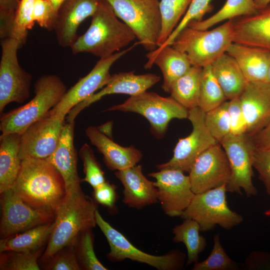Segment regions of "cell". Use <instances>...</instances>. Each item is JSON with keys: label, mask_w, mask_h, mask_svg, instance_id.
I'll list each match as a JSON object with an SVG mask.
<instances>
[{"label": "cell", "mask_w": 270, "mask_h": 270, "mask_svg": "<svg viewBox=\"0 0 270 270\" xmlns=\"http://www.w3.org/2000/svg\"><path fill=\"white\" fill-rule=\"evenodd\" d=\"M12 189L31 206L56 216L66 195L62 176L46 159L22 160L18 175Z\"/></svg>", "instance_id": "6da1fadb"}, {"label": "cell", "mask_w": 270, "mask_h": 270, "mask_svg": "<svg viewBox=\"0 0 270 270\" xmlns=\"http://www.w3.org/2000/svg\"><path fill=\"white\" fill-rule=\"evenodd\" d=\"M96 210L94 202L84 194L80 188L66 192L57 210L42 260L46 262L64 248L75 244L82 232L95 227Z\"/></svg>", "instance_id": "7a4b0ae2"}, {"label": "cell", "mask_w": 270, "mask_h": 270, "mask_svg": "<svg viewBox=\"0 0 270 270\" xmlns=\"http://www.w3.org/2000/svg\"><path fill=\"white\" fill-rule=\"evenodd\" d=\"M136 38L132 29L118 20L106 0H102L88 28L70 48L74 54L88 52L102 59L120 51Z\"/></svg>", "instance_id": "3957f363"}, {"label": "cell", "mask_w": 270, "mask_h": 270, "mask_svg": "<svg viewBox=\"0 0 270 270\" xmlns=\"http://www.w3.org/2000/svg\"><path fill=\"white\" fill-rule=\"evenodd\" d=\"M34 88L35 96L29 102L2 114L0 120L1 134H22L30 125L48 114L67 91L60 78L51 74L40 77Z\"/></svg>", "instance_id": "277c9868"}, {"label": "cell", "mask_w": 270, "mask_h": 270, "mask_svg": "<svg viewBox=\"0 0 270 270\" xmlns=\"http://www.w3.org/2000/svg\"><path fill=\"white\" fill-rule=\"evenodd\" d=\"M233 20L225 21L212 30H198L187 26L171 46L185 53L192 66L204 68L226 53L234 42Z\"/></svg>", "instance_id": "5b68a950"}, {"label": "cell", "mask_w": 270, "mask_h": 270, "mask_svg": "<svg viewBox=\"0 0 270 270\" xmlns=\"http://www.w3.org/2000/svg\"><path fill=\"white\" fill-rule=\"evenodd\" d=\"M116 16L136 34L148 52L158 47L162 28L160 0H106Z\"/></svg>", "instance_id": "8992f818"}, {"label": "cell", "mask_w": 270, "mask_h": 270, "mask_svg": "<svg viewBox=\"0 0 270 270\" xmlns=\"http://www.w3.org/2000/svg\"><path fill=\"white\" fill-rule=\"evenodd\" d=\"M106 110L141 114L149 122L152 132L158 138L164 136L172 120L188 118V110L170 96L163 97L146 91L130 96L124 103L109 108Z\"/></svg>", "instance_id": "52a82bcc"}, {"label": "cell", "mask_w": 270, "mask_h": 270, "mask_svg": "<svg viewBox=\"0 0 270 270\" xmlns=\"http://www.w3.org/2000/svg\"><path fill=\"white\" fill-rule=\"evenodd\" d=\"M226 184L195 194L180 217L190 218L200 225V232H206L218 225L229 230L244 220L240 214L231 210L226 200Z\"/></svg>", "instance_id": "ba28073f"}, {"label": "cell", "mask_w": 270, "mask_h": 270, "mask_svg": "<svg viewBox=\"0 0 270 270\" xmlns=\"http://www.w3.org/2000/svg\"><path fill=\"white\" fill-rule=\"evenodd\" d=\"M96 218V224L108 242L110 251L107 257L110 260L118 262L130 259L159 270H177L183 268L186 256L182 252L174 250L162 256L149 254L134 246L123 234L106 222L98 210Z\"/></svg>", "instance_id": "9c48e42d"}, {"label": "cell", "mask_w": 270, "mask_h": 270, "mask_svg": "<svg viewBox=\"0 0 270 270\" xmlns=\"http://www.w3.org/2000/svg\"><path fill=\"white\" fill-rule=\"evenodd\" d=\"M0 62V112L9 104L23 103L30 96L32 77L20 65L18 40L13 38L2 39Z\"/></svg>", "instance_id": "30bf717a"}, {"label": "cell", "mask_w": 270, "mask_h": 270, "mask_svg": "<svg viewBox=\"0 0 270 270\" xmlns=\"http://www.w3.org/2000/svg\"><path fill=\"white\" fill-rule=\"evenodd\" d=\"M228 157L231 176L226 190L242 194L244 190L248 196H256L258 190L254 186L252 154L254 146L246 134L235 135L230 133L220 142Z\"/></svg>", "instance_id": "8fae6325"}, {"label": "cell", "mask_w": 270, "mask_h": 270, "mask_svg": "<svg viewBox=\"0 0 270 270\" xmlns=\"http://www.w3.org/2000/svg\"><path fill=\"white\" fill-rule=\"evenodd\" d=\"M205 112L198 106L188 110V119L192 126L191 133L180 138L172 158L156 166L158 170L174 168L189 172L197 158L206 150L218 142L211 135L205 124Z\"/></svg>", "instance_id": "7c38bea8"}, {"label": "cell", "mask_w": 270, "mask_h": 270, "mask_svg": "<svg viewBox=\"0 0 270 270\" xmlns=\"http://www.w3.org/2000/svg\"><path fill=\"white\" fill-rule=\"evenodd\" d=\"M138 44V42H136L128 48L107 58L100 59L87 75L80 78L67 90L60 102L50 111V113L64 120L68 112L74 106L107 84L111 76L110 70L112 64Z\"/></svg>", "instance_id": "4fadbf2b"}, {"label": "cell", "mask_w": 270, "mask_h": 270, "mask_svg": "<svg viewBox=\"0 0 270 270\" xmlns=\"http://www.w3.org/2000/svg\"><path fill=\"white\" fill-rule=\"evenodd\" d=\"M0 194V235L2 238L51 222L55 219L56 215L35 208L26 203L12 188Z\"/></svg>", "instance_id": "5bb4252c"}, {"label": "cell", "mask_w": 270, "mask_h": 270, "mask_svg": "<svg viewBox=\"0 0 270 270\" xmlns=\"http://www.w3.org/2000/svg\"><path fill=\"white\" fill-rule=\"evenodd\" d=\"M195 194L227 184L231 170L226 154L220 143L206 150L195 160L189 172Z\"/></svg>", "instance_id": "9a60e30c"}, {"label": "cell", "mask_w": 270, "mask_h": 270, "mask_svg": "<svg viewBox=\"0 0 270 270\" xmlns=\"http://www.w3.org/2000/svg\"><path fill=\"white\" fill-rule=\"evenodd\" d=\"M156 179L158 200L164 212L169 216H180L195 194L190 177L182 171L174 168L160 170L148 174Z\"/></svg>", "instance_id": "2e32d148"}, {"label": "cell", "mask_w": 270, "mask_h": 270, "mask_svg": "<svg viewBox=\"0 0 270 270\" xmlns=\"http://www.w3.org/2000/svg\"><path fill=\"white\" fill-rule=\"evenodd\" d=\"M64 121L49 112L30 125L22 134L20 158H49L57 148Z\"/></svg>", "instance_id": "e0dca14e"}, {"label": "cell", "mask_w": 270, "mask_h": 270, "mask_svg": "<svg viewBox=\"0 0 270 270\" xmlns=\"http://www.w3.org/2000/svg\"><path fill=\"white\" fill-rule=\"evenodd\" d=\"M160 80V77L155 74H136L134 70L111 75L107 84L103 88L78 104L68 112L66 118V122H74L76 118L81 111L105 96L116 94L136 96L146 91Z\"/></svg>", "instance_id": "ac0fdd59"}, {"label": "cell", "mask_w": 270, "mask_h": 270, "mask_svg": "<svg viewBox=\"0 0 270 270\" xmlns=\"http://www.w3.org/2000/svg\"><path fill=\"white\" fill-rule=\"evenodd\" d=\"M102 0H64L58 8L54 21V31L58 44L70 47L76 40L77 30L86 18L92 16Z\"/></svg>", "instance_id": "d6986e66"}, {"label": "cell", "mask_w": 270, "mask_h": 270, "mask_svg": "<svg viewBox=\"0 0 270 270\" xmlns=\"http://www.w3.org/2000/svg\"><path fill=\"white\" fill-rule=\"evenodd\" d=\"M238 98L252 138L270 122V83L248 82Z\"/></svg>", "instance_id": "ffe728a7"}, {"label": "cell", "mask_w": 270, "mask_h": 270, "mask_svg": "<svg viewBox=\"0 0 270 270\" xmlns=\"http://www.w3.org/2000/svg\"><path fill=\"white\" fill-rule=\"evenodd\" d=\"M74 122L64 123L59 143L46 160L57 170L64 182L66 192L78 188L82 180L77 170V152L74 144Z\"/></svg>", "instance_id": "44dd1931"}, {"label": "cell", "mask_w": 270, "mask_h": 270, "mask_svg": "<svg viewBox=\"0 0 270 270\" xmlns=\"http://www.w3.org/2000/svg\"><path fill=\"white\" fill-rule=\"evenodd\" d=\"M234 42L270 51V4L252 15L233 19Z\"/></svg>", "instance_id": "7402d4cb"}, {"label": "cell", "mask_w": 270, "mask_h": 270, "mask_svg": "<svg viewBox=\"0 0 270 270\" xmlns=\"http://www.w3.org/2000/svg\"><path fill=\"white\" fill-rule=\"evenodd\" d=\"M115 175L124 186L122 202L126 205L140 209L158 202L154 182L143 174L141 165L116 170Z\"/></svg>", "instance_id": "603a6c76"}, {"label": "cell", "mask_w": 270, "mask_h": 270, "mask_svg": "<svg viewBox=\"0 0 270 270\" xmlns=\"http://www.w3.org/2000/svg\"><path fill=\"white\" fill-rule=\"evenodd\" d=\"M90 143L103 155L104 161L112 170H124L136 164L142 154L134 146H122L95 126H90L85 130Z\"/></svg>", "instance_id": "cb8c5ba5"}, {"label": "cell", "mask_w": 270, "mask_h": 270, "mask_svg": "<svg viewBox=\"0 0 270 270\" xmlns=\"http://www.w3.org/2000/svg\"><path fill=\"white\" fill-rule=\"evenodd\" d=\"M146 57L144 68H150L154 64L158 66L163 76L162 88L166 92H170L173 82L192 66L186 54L171 45L148 52Z\"/></svg>", "instance_id": "d4e9b609"}, {"label": "cell", "mask_w": 270, "mask_h": 270, "mask_svg": "<svg viewBox=\"0 0 270 270\" xmlns=\"http://www.w3.org/2000/svg\"><path fill=\"white\" fill-rule=\"evenodd\" d=\"M226 52L236 60L248 82H266L270 51L232 42Z\"/></svg>", "instance_id": "484cf974"}, {"label": "cell", "mask_w": 270, "mask_h": 270, "mask_svg": "<svg viewBox=\"0 0 270 270\" xmlns=\"http://www.w3.org/2000/svg\"><path fill=\"white\" fill-rule=\"evenodd\" d=\"M22 134L11 133L0 136V192L12 188L16 180L22 160L19 151Z\"/></svg>", "instance_id": "4316f807"}, {"label": "cell", "mask_w": 270, "mask_h": 270, "mask_svg": "<svg viewBox=\"0 0 270 270\" xmlns=\"http://www.w3.org/2000/svg\"><path fill=\"white\" fill-rule=\"evenodd\" d=\"M210 66L227 100L238 97L248 82L234 58L226 52Z\"/></svg>", "instance_id": "83f0119b"}, {"label": "cell", "mask_w": 270, "mask_h": 270, "mask_svg": "<svg viewBox=\"0 0 270 270\" xmlns=\"http://www.w3.org/2000/svg\"><path fill=\"white\" fill-rule=\"evenodd\" d=\"M54 221L40 224L0 241V252H31L43 248L52 231Z\"/></svg>", "instance_id": "f1b7e54d"}, {"label": "cell", "mask_w": 270, "mask_h": 270, "mask_svg": "<svg viewBox=\"0 0 270 270\" xmlns=\"http://www.w3.org/2000/svg\"><path fill=\"white\" fill-rule=\"evenodd\" d=\"M202 70L192 66L171 86L170 96L188 110L198 106Z\"/></svg>", "instance_id": "f546056e"}, {"label": "cell", "mask_w": 270, "mask_h": 270, "mask_svg": "<svg viewBox=\"0 0 270 270\" xmlns=\"http://www.w3.org/2000/svg\"><path fill=\"white\" fill-rule=\"evenodd\" d=\"M258 10L254 0H226L215 14L200 21L191 22L188 26L198 30H208L222 22L254 14Z\"/></svg>", "instance_id": "4dcf8cb0"}, {"label": "cell", "mask_w": 270, "mask_h": 270, "mask_svg": "<svg viewBox=\"0 0 270 270\" xmlns=\"http://www.w3.org/2000/svg\"><path fill=\"white\" fill-rule=\"evenodd\" d=\"M183 222L172 229L175 242H182L187 250L186 264L190 265L198 262V256L206 248V238L200 235L199 224L190 218L184 219Z\"/></svg>", "instance_id": "1f68e13d"}, {"label": "cell", "mask_w": 270, "mask_h": 270, "mask_svg": "<svg viewBox=\"0 0 270 270\" xmlns=\"http://www.w3.org/2000/svg\"><path fill=\"white\" fill-rule=\"evenodd\" d=\"M192 0H160L162 28L158 47L172 34L186 12Z\"/></svg>", "instance_id": "d6a6232c"}, {"label": "cell", "mask_w": 270, "mask_h": 270, "mask_svg": "<svg viewBox=\"0 0 270 270\" xmlns=\"http://www.w3.org/2000/svg\"><path fill=\"white\" fill-rule=\"evenodd\" d=\"M226 100L224 93L213 74L211 66L203 68L198 106L206 112Z\"/></svg>", "instance_id": "836d02e7"}, {"label": "cell", "mask_w": 270, "mask_h": 270, "mask_svg": "<svg viewBox=\"0 0 270 270\" xmlns=\"http://www.w3.org/2000/svg\"><path fill=\"white\" fill-rule=\"evenodd\" d=\"M94 240L92 229L82 232L76 240L74 246L80 268L86 270H107L95 254Z\"/></svg>", "instance_id": "e575fe53"}, {"label": "cell", "mask_w": 270, "mask_h": 270, "mask_svg": "<svg viewBox=\"0 0 270 270\" xmlns=\"http://www.w3.org/2000/svg\"><path fill=\"white\" fill-rule=\"evenodd\" d=\"M44 248L31 252L6 251L0 252V269L2 270H38V259Z\"/></svg>", "instance_id": "d590c367"}, {"label": "cell", "mask_w": 270, "mask_h": 270, "mask_svg": "<svg viewBox=\"0 0 270 270\" xmlns=\"http://www.w3.org/2000/svg\"><path fill=\"white\" fill-rule=\"evenodd\" d=\"M239 267L226 254L222 246L220 234L214 237V246L207 258L194 264L193 270H236Z\"/></svg>", "instance_id": "8d00e7d4"}, {"label": "cell", "mask_w": 270, "mask_h": 270, "mask_svg": "<svg viewBox=\"0 0 270 270\" xmlns=\"http://www.w3.org/2000/svg\"><path fill=\"white\" fill-rule=\"evenodd\" d=\"M205 124L212 137L219 143L230 133L228 100L205 112Z\"/></svg>", "instance_id": "74e56055"}, {"label": "cell", "mask_w": 270, "mask_h": 270, "mask_svg": "<svg viewBox=\"0 0 270 270\" xmlns=\"http://www.w3.org/2000/svg\"><path fill=\"white\" fill-rule=\"evenodd\" d=\"M34 0H20L14 21L12 38L19 43L20 48L26 43L28 30L34 24L32 18Z\"/></svg>", "instance_id": "f35d334b"}, {"label": "cell", "mask_w": 270, "mask_h": 270, "mask_svg": "<svg viewBox=\"0 0 270 270\" xmlns=\"http://www.w3.org/2000/svg\"><path fill=\"white\" fill-rule=\"evenodd\" d=\"M211 0H192L186 12L178 26L166 42L162 46L158 47V48H161L167 46L171 45L179 33L186 27L191 22L200 21L202 20V18L204 15L210 12L212 10L213 6L210 4Z\"/></svg>", "instance_id": "ab89813d"}, {"label": "cell", "mask_w": 270, "mask_h": 270, "mask_svg": "<svg viewBox=\"0 0 270 270\" xmlns=\"http://www.w3.org/2000/svg\"><path fill=\"white\" fill-rule=\"evenodd\" d=\"M78 153L83 162L85 174L82 181L88 182L94 188L105 182L104 172L89 145L84 144Z\"/></svg>", "instance_id": "60d3db41"}, {"label": "cell", "mask_w": 270, "mask_h": 270, "mask_svg": "<svg viewBox=\"0 0 270 270\" xmlns=\"http://www.w3.org/2000/svg\"><path fill=\"white\" fill-rule=\"evenodd\" d=\"M74 245L66 246L46 262L45 269L50 270H80Z\"/></svg>", "instance_id": "b9f144b4"}, {"label": "cell", "mask_w": 270, "mask_h": 270, "mask_svg": "<svg viewBox=\"0 0 270 270\" xmlns=\"http://www.w3.org/2000/svg\"><path fill=\"white\" fill-rule=\"evenodd\" d=\"M20 0H0V38H12L14 21Z\"/></svg>", "instance_id": "7bdbcfd3"}, {"label": "cell", "mask_w": 270, "mask_h": 270, "mask_svg": "<svg viewBox=\"0 0 270 270\" xmlns=\"http://www.w3.org/2000/svg\"><path fill=\"white\" fill-rule=\"evenodd\" d=\"M56 16V12L48 0H34L32 18L40 27L53 30Z\"/></svg>", "instance_id": "ee69618b"}, {"label": "cell", "mask_w": 270, "mask_h": 270, "mask_svg": "<svg viewBox=\"0 0 270 270\" xmlns=\"http://www.w3.org/2000/svg\"><path fill=\"white\" fill-rule=\"evenodd\" d=\"M252 162L253 168L257 170L260 179L270 196V150L260 149L254 146Z\"/></svg>", "instance_id": "f6af8a7d"}, {"label": "cell", "mask_w": 270, "mask_h": 270, "mask_svg": "<svg viewBox=\"0 0 270 270\" xmlns=\"http://www.w3.org/2000/svg\"><path fill=\"white\" fill-rule=\"evenodd\" d=\"M230 133L235 135L246 134V122L238 97L228 100Z\"/></svg>", "instance_id": "bcb514c9"}, {"label": "cell", "mask_w": 270, "mask_h": 270, "mask_svg": "<svg viewBox=\"0 0 270 270\" xmlns=\"http://www.w3.org/2000/svg\"><path fill=\"white\" fill-rule=\"evenodd\" d=\"M116 188V186L114 184L106 181L94 188V200L110 209H114L118 197Z\"/></svg>", "instance_id": "7dc6e473"}, {"label": "cell", "mask_w": 270, "mask_h": 270, "mask_svg": "<svg viewBox=\"0 0 270 270\" xmlns=\"http://www.w3.org/2000/svg\"><path fill=\"white\" fill-rule=\"evenodd\" d=\"M251 139L256 148L270 150V122Z\"/></svg>", "instance_id": "c3c4849f"}, {"label": "cell", "mask_w": 270, "mask_h": 270, "mask_svg": "<svg viewBox=\"0 0 270 270\" xmlns=\"http://www.w3.org/2000/svg\"><path fill=\"white\" fill-rule=\"evenodd\" d=\"M112 122H107L100 126L98 127L99 130L110 138V135L111 134L112 132Z\"/></svg>", "instance_id": "681fc988"}, {"label": "cell", "mask_w": 270, "mask_h": 270, "mask_svg": "<svg viewBox=\"0 0 270 270\" xmlns=\"http://www.w3.org/2000/svg\"><path fill=\"white\" fill-rule=\"evenodd\" d=\"M258 9L263 8L270 4V0H254Z\"/></svg>", "instance_id": "f907efd6"}, {"label": "cell", "mask_w": 270, "mask_h": 270, "mask_svg": "<svg viewBox=\"0 0 270 270\" xmlns=\"http://www.w3.org/2000/svg\"><path fill=\"white\" fill-rule=\"evenodd\" d=\"M50 4H52L55 12H57L58 8H59L60 4L64 0H48Z\"/></svg>", "instance_id": "816d5d0a"}, {"label": "cell", "mask_w": 270, "mask_h": 270, "mask_svg": "<svg viewBox=\"0 0 270 270\" xmlns=\"http://www.w3.org/2000/svg\"><path fill=\"white\" fill-rule=\"evenodd\" d=\"M266 82L270 83V66H269V68H268V71Z\"/></svg>", "instance_id": "f5cc1de1"}]
</instances>
